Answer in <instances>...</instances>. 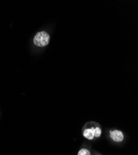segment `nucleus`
Returning a JSON list of instances; mask_svg holds the SVG:
<instances>
[{"instance_id":"obj_4","label":"nucleus","mask_w":138,"mask_h":155,"mask_svg":"<svg viewBox=\"0 0 138 155\" xmlns=\"http://www.w3.org/2000/svg\"><path fill=\"white\" fill-rule=\"evenodd\" d=\"M78 155H91V153L88 150L83 148L79 151Z\"/></svg>"},{"instance_id":"obj_1","label":"nucleus","mask_w":138,"mask_h":155,"mask_svg":"<svg viewBox=\"0 0 138 155\" xmlns=\"http://www.w3.org/2000/svg\"><path fill=\"white\" fill-rule=\"evenodd\" d=\"M50 35L45 31H41L37 33L34 38V43L37 47H45L50 42Z\"/></svg>"},{"instance_id":"obj_2","label":"nucleus","mask_w":138,"mask_h":155,"mask_svg":"<svg viewBox=\"0 0 138 155\" xmlns=\"http://www.w3.org/2000/svg\"><path fill=\"white\" fill-rule=\"evenodd\" d=\"M111 138L117 142H121L124 139L123 134L120 130H113L110 133Z\"/></svg>"},{"instance_id":"obj_3","label":"nucleus","mask_w":138,"mask_h":155,"mask_svg":"<svg viewBox=\"0 0 138 155\" xmlns=\"http://www.w3.org/2000/svg\"><path fill=\"white\" fill-rule=\"evenodd\" d=\"M95 128L92 127L91 128H87L84 131L83 135L85 138L88 140H92L95 137Z\"/></svg>"},{"instance_id":"obj_5","label":"nucleus","mask_w":138,"mask_h":155,"mask_svg":"<svg viewBox=\"0 0 138 155\" xmlns=\"http://www.w3.org/2000/svg\"><path fill=\"white\" fill-rule=\"evenodd\" d=\"M94 132H95V137H99L100 135H101L102 130L99 127H96V128H95Z\"/></svg>"}]
</instances>
